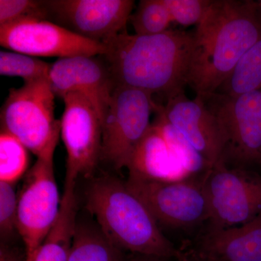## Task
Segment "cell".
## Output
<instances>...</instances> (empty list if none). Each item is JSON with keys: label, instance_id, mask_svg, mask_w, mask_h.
<instances>
[{"label": "cell", "instance_id": "2", "mask_svg": "<svg viewBox=\"0 0 261 261\" xmlns=\"http://www.w3.org/2000/svg\"><path fill=\"white\" fill-rule=\"evenodd\" d=\"M187 85L197 95L216 93L261 37L252 0H212L193 32Z\"/></svg>", "mask_w": 261, "mask_h": 261}, {"label": "cell", "instance_id": "19", "mask_svg": "<svg viewBox=\"0 0 261 261\" xmlns=\"http://www.w3.org/2000/svg\"><path fill=\"white\" fill-rule=\"evenodd\" d=\"M154 113L157 116L153 123L161 130L173 156L190 176L201 173L204 174L212 168L186 137L166 120L160 111L159 104Z\"/></svg>", "mask_w": 261, "mask_h": 261}, {"label": "cell", "instance_id": "4", "mask_svg": "<svg viewBox=\"0 0 261 261\" xmlns=\"http://www.w3.org/2000/svg\"><path fill=\"white\" fill-rule=\"evenodd\" d=\"M60 136L44 149L24 176L18 194V231L27 259L34 255L56 224L61 200L55 176L54 154Z\"/></svg>", "mask_w": 261, "mask_h": 261}, {"label": "cell", "instance_id": "26", "mask_svg": "<svg viewBox=\"0 0 261 261\" xmlns=\"http://www.w3.org/2000/svg\"><path fill=\"white\" fill-rule=\"evenodd\" d=\"M165 3L173 23L188 27L200 23L212 0H165Z\"/></svg>", "mask_w": 261, "mask_h": 261}, {"label": "cell", "instance_id": "6", "mask_svg": "<svg viewBox=\"0 0 261 261\" xmlns=\"http://www.w3.org/2000/svg\"><path fill=\"white\" fill-rule=\"evenodd\" d=\"M148 92L116 87L102 122L100 161L117 170L128 167L136 147L150 128L157 105Z\"/></svg>", "mask_w": 261, "mask_h": 261}, {"label": "cell", "instance_id": "10", "mask_svg": "<svg viewBox=\"0 0 261 261\" xmlns=\"http://www.w3.org/2000/svg\"><path fill=\"white\" fill-rule=\"evenodd\" d=\"M61 136L66 149L65 185H76L80 176L90 177L101 159L102 120L83 94L63 98Z\"/></svg>", "mask_w": 261, "mask_h": 261}, {"label": "cell", "instance_id": "29", "mask_svg": "<svg viewBox=\"0 0 261 261\" xmlns=\"http://www.w3.org/2000/svg\"><path fill=\"white\" fill-rule=\"evenodd\" d=\"M171 260V259L166 258V257L134 254L133 256L130 257L128 261H170Z\"/></svg>", "mask_w": 261, "mask_h": 261}, {"label": "cell", "instance_id": "20", "mask_svg": "<svg viewBox=\"0 0 261 261\" xmlns=\"http://www.w3.org/2000/svg\"><path fill=\"white\" fill-rule=\"evenodd\" d=\"M261 89V37L246 51L218 93L238 96Z\"/></svg>", "mask_w": 261, "mask_h": 261}, {"label": "cell", "instance_id": "7", "mask_svg": "<svg viewBox=\"0 0 261 261\" xmlns=\"http://www.w3.org/2000/svg\"><path fill=\"white\" fill-rule=\"evenodd\" d=\"M211 228L246 224L261 214V176L244 168H229L224 161L202 176Z\"/></svg>", "mask_w": 261, "mask_h": 261}, {"label": "cell", "instance_id": "3", "mask_svg": "<svg viewBox=\"0 0 261 261\" xmlns=\"http://www.w3.org/2000/svg\"><path fill=\"white\" fill-rule=\"evenodd\" d=\"M86 207L105 236L121 250L169 259L177 255L178 249L126 181L111 176L93 180L86 192Z\"/></svg>", "mask_w": 261, "mask_h": 261}, {"label": "cell", "instance_id": "16", "mask_svg": "<svg viewBox=\"0 0 261 261\" xmlns=\"http://www.w3.org/2000/svg\"><path fill=\"white\" fill-rule=\"evenodd\" d=\"M127 169L129 177L152 181H177L192 177L173 156L153 123L136 147Z\"/></svg>", "mask_w": 261, "mask_h": 261}, {"label": "cell", "instance_id": "11", "mask_svg": "<svg viewBox=\"0 0 261 261\" xmlns=\"http://www.w3.org/2000/svg\"><path fill=\"white\" fill-rule=\"evenodd\" d=\"M0 44L28 56L61 58L106 54L107 47L43 19L29 18L0 25Z\"/></svg>", "mask_w": 261, "mask_h": 261}, {"label": "cell", "instance_id": "25", "mask_svg": "<svg viewBox=\"0 0 261 261\" xmlns=\"http://www.w3.org/2000/svg\"><path fill=\"white\" fill-rule=\"evenodd\" d=\"M18 195L15 183L0 181V233L5 243L18 233Z\"/></svg>", "mask_w": 261, "mask_h": 261}, {"label": "cell", "instance_id": "28", "mask_svg": "<svg viewBox=\"0 0 261 261\" xmlns=\"http://www.w3.org/2000/svg\"><path fill=\"white\" fill-rule=\"evenodd\" d=\"M176 261H211L200 253L195 247H182L178 249Z\"/></svg>", "mask_w": 261, "mask_h": 261}, {"label": "cell", "instance_id": "9", "mask_svg": "<svg viewBox=\"0 0 261 261\" xmlns=\"http://www.w3.org/2000/svg\"><path fill=\"white\" fill-rule=\"evenodd\" d=\"M128 188L150 211L158 224L166 227H193L210 219L202 178L152 181L129 177Z\"/></svg>", "mask_w": 261, "mask_h": 261}, {"label": "cell", "instance_id": "27", "mask_svg": "<svg viewBox=\"0 0 261 261\" xmlns=\"http://www.w3.org/2000/svg\"><path fill=\"white\" fill-rule=\"evenodd\" d=\"M0 261H27V255L18 249L10 246L8 244L1 243Z\"/></svg>", "mask_w": 261, "mask_h": 261}, {"label": "cell", "instance_id": "12", "mask_svg": "<svg viewBox=\"0 0 261 261\" xmlns=\"http://www.w3.org/2000/svg\"><path fill=\"white\" fill-rule=\"evenodd\" d=\"M49 20L94 42L108 44L126 31L133 0H47Z\"/></svg>", "mask_w": 261, "mask_h": 261}, {"label": "cell", "instance_id": "15", "mask_svg": "<svg viewBox=\"0 0 261 261\" xmlns=\"http://www.w3.org/2000/svg\"><path fill=\"white\" fill-rule=\"evenodd\" d=\"M195 247L211 261H261V214L240 226L211 228Z\"/></svg>", "mask_w": 261, "mask_h": 261}, {"label": "cell", "instance_id": "18", "mask_svg": "<svg viewBox=\"0 0 261 261\" xmlns=\"http://www.w3.org/2000/svg\"><path fill=\"white\" fill-rule=\"evenodd\" d=\"M124 252L111 243L99 226L76 224L68 261H128Z\"/></svg>", "mask_w": 261, "mask_h": 261}, {"label": "cell", "instance_id": "24", "mask_svg": "<svg viewBox=\"0 0 261 261\" xmlns=\"http://www.w3.org/2000/svg\"><path fill=\"white\" fill-rule=\"evenodd\" d=\"M29 18L49 20L46 1L0 0V25Z\"/></svg>", "mask_w": 261, "mask_h": 261}, {"label": "cell", "instance_id": "21", "mask_svg": "<svg viewBox=\"0 0 261 261\" xmlns=\"http://www.w3.org/2000/svg\"><path fill=\"white\" fill-rule=\"evenodd\" d=\"M129 21L137 35H156L169 30L173 23L165 0H141Z\"/></svg>", "mask_w": 261, "mask_h": 261}, {"label": "cell", "instance_id": "30", "mask_svg": "<svg viewBox=\"0 0 261 261\" xmlns=\"http://www.w3.org/2000/svg\"><path fill=\"white\" fill-rule=\"evenodd\" d=\"M254 7H255V13L259 20L261 23V0H257V1H253Z\"/></svg>", "mask_w": 261, "mask_h": 261}, {"label": "cell", "instance_id": "14", "mask_svg": "<svg viewBox=\"0 0 261 261\" xmlns=\"http://www.w3.org/2000/svg\"><path fill=\"white\" fill-rule=\"evenodd\" d=\"M49 81L56 97L72 92L85 96L102 122L116 86L102 56L58 59L51 65Z\"/></svg>", "mask_w": 261, "mask_h": 261}, {"label": "cell", "instance_id": "17", "mask_svg": "<svg viewBox=\"0 0 261 261\" xmlns=\"http://www.w3.org/2000/svg\"><path fill=\"white\" fill-rule=\"evenodd\" d=\"M77 210L75 192H65L56 224L42 245L27 261H68L77 224Z\"/></svg>", "mask_w": 261, "mask_h": 261}, {"label": "cell", "instance_id": "22", "mask_svg": "<svg viewBox=\"0 0 261 261\" xmlns=\"http://www.w3.org/2000/svg\"><path fill=\"white\" fill-rule=\"evenodd\" d=\"M29 149L5 130L0 134V181L15 183L27 173Z\"/></svg>", "mask_w": 261, "mask_h": 261}, {"label": "cell", "instance_id": "13", "mask_svg": "<svg viewBox=\"0 0 261 261\" xmlns=\"http://www.w3.org/2000/svg\"><path fill=\"white\" fill-rule=\"evenodd\" d=\"M159 107L166 120L186 137L212 167L224 161L222 130L217 118L200 96L190 99L182 90L168 97L166 106L159 105Z\"/></svg>", "mask_w": 261, "mask_h": 261}, {"label": "cell", "instance_id": "8", "mask_svg": "<svg viewBox=\"0 0 261 261\" xmlns=\"http://www.w3.org/2000/svg\"><path fill=\"white\" fill-rule=\"evenodd\" d=\"M200 97L222 130L224 162L230 160L240 168L261 165V89L238 96L216 92Z\"/></svg>", "mask_w": 261, "mask_h": 261}, {"label": "cell", "instance_id": "1", "mask_svg": "<svg viewBox=\"0 0 261 261\" xmlns=\"http://www.w3.org/2000/svg\"><path fill=\"white\" fill-rule=\"evenodd\" d=\"M193 42V32L185 31L143 36L126 30L106 44L102 56L116 87L140 89L167 99L185 90Z\"/></svg>", "mask_w": 261, "mask_h": 261}, {"label": "cell", "instance_id": "23", "mask_svg": "<svg viewBox=\"0 0 261 261\" xmlns=\"http://www.w3.org/2000/svg\"><path fill=\"white\" fill-rule=\"evenodd\" d=\"M51 64L13 51H0V74L23 79L24 83L49 78Z\"/></svg>", "mask_w": 261, "mask_h": 261}, {"label": "cell", "instance_id": "5", "mask_svg": "<svg viewBox=\"0 0 261 261\" xmlns=\"http://www.w3.org/2000/svg\"><path fill=\"white\" fill-rule=\"evenodd\" d=\"M56 97L49 78L10 89L1 108V130L16 137L37 157L40 155L61 136V120L55 117Z\"/></svg>", "mask_w": 261, "mask_h": 261}]
</instances>
